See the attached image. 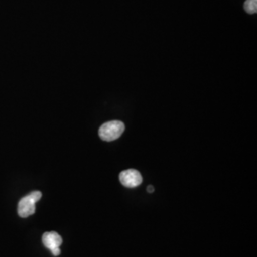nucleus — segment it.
<instances>
[{
	"instance_id": "f257e3e1",
	"label": "nucleus",
	"mask_w": 257,
	"mask_h": 257,
	"mask_svg": "<svg viewBox=\"0 0 257 257\" xmlns=\"http://www.w3.org/2000/svg\"><path fill=\"white\" fill-rule=\"evenodd\" d=\"M125 131V125L119 120H112L102 125L98 131L99 138L104 141H114L122 136Z\"/></svg>"
},
{
	"instance_id": "f03ea898",
	"label": "nucleus",
	"mask_w": 257,
	"mask_h": 257,
	"mask_svg": "<svg viewBox=\"0 0 257 257\" xmlns=\"http://www.w3.org/2000/svg\"><path fill=\"white\" fill-rule=\"evenodd\" d=\"M41 196L42 193L36 191L23 197L19 203L18 212L19 216L22 218H26L28 216L34 214L36 211V203L40 200Z\"/></svg>"
},
{
	"instance_id": "7ed1b4c3",
	"label": "nucleus",
	"mask_w": 257,
	"mask_h": 257,
	"mask_svg": "<svg viewBox=\"0 0 257 257\" xmlns=\"http://www.w3.org/2000/svg\"><path fill=\"white\" fill-rule=\"evenodd\" d=\"M119 180L124 187L134 189L142 183V175H140V173L137 170L130 169L121 172Z\"/></svg>"
},
{
	"instance_id": "20e7f679",
	"label": "nucleus",
	"mask_w": 257,
	"mask_h": 257,
	"mask_svg": "<svg viewBox=\"0 0 257 257\" xmlns=\"http://www.w3.org/2000/svg\"><path fill=\"white\" fill-rule=\"evenodd\" d=\"M42 242L44 246L50 250L55 248H59L62 244L61 236L55 231L52 232H45L42 236Z\"/></svg>"
},
{
	"instance_id": "39448f33",
	"label": "nucleus",
	"mask_w": 257,
	"mask_h": 257,
	"mask_svg": "<svg viewBox=\"0 0 257 257\" xmlns=\"http://www.w3.org/2000/svg\"><path fill=\"white\" fill-rule=\"evenodd\" d=\"M244 9L249 15L256 14L257 0H246L244 3Z\"/></svg>"
},
{
	"instance_id": "423d86ee",
	"label": "nucleus",
	"mask_w": 257,
	"mask_h": 257,
	"mask_svg": "<svg viewBox=\"0 0 257 257\" xmlns=\"http://www.w3.org/2000/svg\"><path fill=\"white\" fill-rule=\"evenodd\" d=\"M51 251H52V253H53L55 256H58V255L60 254V248H53V249H51Z\"/></svg>"
},
{
	"instance_id": "0eeeda50",
	"label": "nucleus",
	"mask_w": 257,
	"mask_h": 257,
	"mask_svg": "<svg viewBox=\"0 0 257 257\" xmlns=\"http://www.w3.org/2000/svg\"><path fill=\"white\" fill-rule=\"evenodd\" d=\"M148 192H149V193H154V192H155V189L153 188V186H149V187H148Z\"/></svg>"
}]
</instances>
